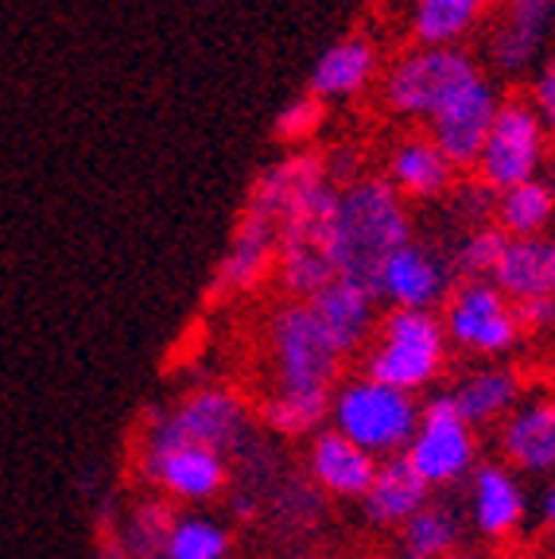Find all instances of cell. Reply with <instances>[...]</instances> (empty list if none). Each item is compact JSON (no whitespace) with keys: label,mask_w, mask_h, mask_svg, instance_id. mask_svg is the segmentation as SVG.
Listing matches in <instances>:
<instances>
[{"label":"cell","mask_w":555,"mask_h":559,"mask_svg":"<svg viewBox=\"0 0 555 559\" xmlns=\"http://www.w3.org/2000/svg\"><path fill=\"white\" fill-rule=\"evenodd\" d=\"M327 102H319L315 94H295L292 102H284L276 109V121H272V140L284 144L287 152L311 148V140L327 129Z\"/></svg>","instance_id":"cell-31"},{"label":"cell","mask_w":555,"mask_h":559,"mask_svg":"<svg viewBox=\"0 0 555 559\" xmlns=\"http://www.w3.org/2000/svg\"><path fill=\"white\" fill-rule=\"evenodd\" d=\"M427 493H432V486L416 474V466L409 463V454H392V459H385V463L377 466L374 486H369V493L362 498L365 516L374 524H385V528H389V524L404 528V524L427 506Z\"/></svg>","instance_id":"cell-24"},{"label":"cell","mask_w":555,"mask_h":559,"mask_svg":"<svg viewBox=\"0 0 555 559\" xmlns=\"http://www.w3.org/2000/svg\"><path fill=\"white\" fill-rule=\"evenodd\" d=\"M501 97L505 94L497 90V82L482 70L474 82H467V86L427 121L424 132L439 144L442 156L451 159L459 171H470V167L477 164L482 144H486L489 129H494L497 109H501Z\"/></svg>","instance_id":"cell-13"},{"label":"cell","mask_w":555,"mask_h":559,"mask_svg":"<svg viewBox=\"0 0 555 559\" xmlns=\"http://www.w3.org/2000/svg\"><path fill=\"white\" fill-rule=\"evenodd\" d=\"M442 331L447 342L474 358H501L524 338L517 304L497 288L494 280H459L442 304Z\"/></svg>","instance_id":"cell-8"},{"label":"cell","mask_w":555,"mask_h":559,"mask_svg":"<svg viewBox=\"0 0 555 559\" xmlns=\"http://www.w3.org/2000/svg\"><path fill=\"white\" fill-rule=\"evenodd\" d=\"M164 424L187 443H199L206 451H217L222 459L245 451V439H249V416H245V404L237 401L229 389H194L187 393L172 412H164Z\"/></svg>","instance_id":"cell-14"},{"label":"cell","mask_w":555,"mask_h":559,"mask_svg":"<svg viewBox=\"0 0 555 559\" xmlns=\"http://www.w3.org/2000/svg\"><path fill=\"white\" fill-rule=\"evenodd\" d=\"M521 373H512V369H477V373L462 377L454 384V393H447L459 408V416L467 419L470 428L477 424H494V419H505L517 401H521Z\"/></svg>","instance_id":"cell-25"},{"label":"cell","mask_w":555,"mask_h":559,"mask_svg":"<svg viewBox=\"0 0 555 559\" xmlns=\"http://www.w3.org/2000/svg\"><path fill=\"white\" fill-rule=\"evenodd\" d=\"M400 559H451L459 556V513L447 501H427L400 533Z\"/></svg>","instance_id":"cell-29"},{"label":"cell","mask_w":555,"mask_h":559,"mask_svg":"<svg viewBox=\"0 0 555 559\" xmlns=\"http://www.w3.org/2000/svg\"><path fill=\"white\" fill-rule=\"evenodd\" d=\"M447 331L435 311H397L392 307L377 323L374 346L365 349V373L369 381L389 384L400 393H420L447 366Z\"/></svg>","instance_id":"cell-4"},{"label":"cell","mask_w":555,"mask_h":559,"mask_svg":"<svg viewBox=\"0 0 555 559\" xmlns=\"http://www.w3.org/2000/svg\"><path fill=\"white\" fill-rule=\"evenodd\" d=\"M505 245H509V237H505L494 222L467 229V234H462V241L454 245V253H451L454 276H459V280H489V276H494V269H497V261H501Z\"/></svg>","instance_id":"cell-32"},{"label":"cell","mask_w":555,"mask_h":559,"mask_svg":"<svg viewBox=\"0 0 555 559\" xmlns=\"http://www.w3.org/2000/svg\"><path fill=\"white\" fill-rule=\"evenodd\" d=\"M512 304H532L547 296V237H509L494 276Z\"/></svg>","instance_id":"cell-26"},{"label":"cell","mask_w":555,"mask_h":559,"mask_svg":"<svg viewBox=\"0 0 555 559\" xmlns=\"http://www.w3.org/2000/svg\"><path fill=\"white\" fill-rule=\"evenodd\" d=\"M524 323V334H540V331H552L555 326V299L544 296V299H532V304H521L517 307Z\"/></svg>","instance_id":"cell-37"},{"label":"cell","mask_w":555,"mask_h":559,"mask_svg":"<svg viewBox=\"0 0 555 559\" xmlns=\"http://www.w3.org/2000/svg\"><path fill=\"white\" fill-rule=\"evenodd\" d=\"M311 307L319 311V319L327 323L330 338L339 342L342 354H357V349L365 346V342L377 334V296L369 288H362V284H354V280H334V284H327V288L319 292V296L311 299Z\"/></svg>","instance_id":"cell-21"},{"label":"cell","mask_w":555,"mask_h":559,"mask_svg":"<svg viewBox=\"0 0 555 559\" xmlns=\"http://www.w3.org/2000/svg\"><path fill=\"white\" fill-rule=\"evenodd\" d=\"M377 454H369L365 447H357L354 439H346L339 428L319 431L307 454V471L319 489H327L330 498H365L369 486L377 478Z\"/></svg>","instance_id":"cell-20"},{"label":"cell","mask_w":555,"mask_h":559,"mask_svg":"<svg viewBox=\"0 0 555 559\" xmlns=\"http://www.w3.org/2000/svg\"><path fill=\"white\" fill-rule=\"evenodd\" d=\"M474 428L459 416L451 396L442 393L420 412V428L404 454L427 486L442 489L474 474Z\"/></svg>","instance_id":"cell-11"},{"label":"cell","mask_w":555,"mask_h":559,"mask_svg":"<svg viewBox=\"0 0 555 559\" xmlns=\"http://www.w3.org/2000/svg\"><path fill=\"white\" fill-rule=\"evenodd\" d=\"M334 408V396H307V393H272L261 401L264 428L280 431V436H307L319 431L322 419Z\"/></svg>","instance_id":"cell-30"},{"label":"cell","mask_w":555,"mask_h":559,"mask_svg":"<svg viewBox=\"0 0 555 559\" xmlns=\"http://www.w3.org/2000/svg\"><path fill=\"white\" fill-rule=\"evenodd\" d=\"M226 551H229L226 528L191 516V521H179V528H175L167 559H226Z\"/></svg>","instance_id":"cell-33"},{"label":"cell","mask_w":555,"mask_h":559,"mask_svg":"<svg viewBox=\"0 0 555 559\" xmlns=\"http://www.w3.org/2000/svg\"><path fill=\"white\" fill-rule=\"evenodd\" d=\"M547 183L555 187V152H552V159H547Z\"/></svg>","instance_id":"cell-40"},{"label":"cell","mask_w":555,"mask_h":559,"mask_svg":"<svg viewBox=\"0 0 555 559\" xmlns=\"http://www.w3.org/2000/svg\"><path fill=\"white\" fill-rule=\"evenodd\" d=\"M555 222V187L547 179L509 187L497 194L494 226L505 237H544V229Z\"/></svg>","instance_id":"cell-27"},{"label":"cell","mask_w":555,"mask_h":559,"mask_svg":"<svg viewBox=\"0 0 555 559\" xmlns=\"http://www.w3.org/2000/svg\"><path fill=\"white\" fill-rule=\"evenodd\" d=\"M276 253H280V234L264 214L241 206L234 234L222 261L214 264L206 284V304H229L237 296H249L261 284L276 276Z\"/></svg>","instance_id":"cell-12"},{"label":"cell","mask_w":555,"mask_h":559,"mask_svg":"<svg viewBox=\"0 0 555 559\" xmlns=\"http://www.w3.org/2000/svg\"><path fill=\"white\" fill-rule=\"evenodd\" d=\"M497 0H412L409 32L416 47H467V39L494 16Z\"/></svg>","instance_id":"cell-23"},{"label":"cell","mask_w":555,"mask_h":559,"mask_svg":"<svg viewBox=\"0 0 555 559\" xmlns=\"http://www.w3.org/2000/svg\"><path fill=\"white\" fill-rule=\"evenodd\" d=\"M412 241L409 202L385 175H362L357 183L339 191V218H334V249H339V276L354 280L377 296L385 264L397 249Z\"/></svg>","instance_id":"cell-1"},{"label":"cell","mask_w":555,"mask_h":559,"mask_svg":"<svg viewBox=\"0 0 555 559\" xmlns=\"http://www.w3.org/2000/svg\"><path fill=\"white\" fill-rule=\"evenodd\" d=\"M482 74V62L467 47H416L400 51L385 67L381 82V105L392 117L412 124H424L451 102L467 82Z\"/></svg>","instance_id":"cell-3"},{"label":"cell","mask_w":555,"mask_h":559,"mask_svg":"<svg viewBox=\"0 0 555 559\" xmlns=\"http://www.w3.org/2000/svg\"><path fill=\"white\" fill-rule=\"evenodd\" d=\"M529 102H532V109L540 114V121H544L547 136L555 140V55H552V59H544V67L532 74Z\"/></svg>","instance_id":"cell-36"},{"label":"cell","mask_w":555,"mask_h":559,"mask_svg":"<svg viewBox=\"0 0 555 559\" xmlns=\"http://www.w3.org/2000/svg\"><path fill=\"white\" fill-rule=\"evenodd\" d=\"M470 513L486 540H505L524 521V493L509 466L486 463L470 474Z\"/></svg>","instance_id":"cell-22"},{"label":"cell","mask_w":555,"mask_h":559,"mask_svg":"<svg viewBox=\"0 0 555 559\" xmlns=\"http://www.w3.org/2000/svg\"><path fill=\"white\" fill-rule=\"evenodd\" d=\"M381 74H385L381 44H377L374 35L350 32L319 51L311 74H307V94H315L327 105L354 102L365 90H374L381 82Z\"/></svg>","instance_id":"cell-16"},{"label":"cell","mask_w":555,"mask_h":559,"mask_svg":"<svg viewBox=\"0 0 555 559\" xmlns=\"http://www.w3.org/2000/svg\"><path fill=\"white\" fill-rule=\"evenodd\" d=\"M385 179L397 187L404 202H435L454 194L459 187V167L442 156L427 132H404L385 152Z\"/></svg>","instance_id":"cell-17"},{"label":"cell","mask_w":555,"mask_h":559,"mask_svg":"<svg viewBox=\"0 0 555 559\" xmlns=\"http://www.w3.org/2000/svg\"><path fill=\"white\" fill-rule=\"evenodd\" d=\"M144 478L172 501H206L217 498L229 481L226 459L199 443H187L164 424V412H152V424L140 447Z\"/></svg>","instance_id":"cell-9"},{"label":"cell","mask_w":555,"mask_h":559,"mask_svg":"<svg viewBox=\"0 0 555 559\" xmlns=\"http://www.w3.org/2000/svg\"><path fill=\"white\" fill-rule=\"evenodd\" d=\"M322 164H327V183L334 187V191H342V187L357 183L362 175H369L362 167V152L354 148V144H334V148L322 152Z\"/></svg>","instance_id":"cell-35"},{"label":"cell","mask_w":555,"mask_h":559,"mask_svg":"<svg viewBox=\"0 0 555 559\" xmlns=\"http://www.w3.org/2000/svg\"><path fill=\"white\" fill-rule=\"evenodd\" d=\"M179 521L182 516L175 513L172 498H156V493L140 498L121 524V540L129 559H167V548H172V536L179 528Z\"/></svg>","instance_id":"cell-28"},{"label":"cell","mask_w":555,"mask_h":559,"mask_svg":"<svg viewBox=\"0 0 555 559\" xmlns=\"http://www.w3.org/2000/svg\"><path fill=\"white\" fill-rule=\"evenodd\" d=\"M555 32V0H497L486 32V62L497 79H521L544 67Z\"/></svg>","instance_id":"cell-10"},{"label":"cell","mask_w":555,"mask_h":559,"mask_svg":"<svg viewBox=\"0 0 555 559\" xmlns=\"http://www.w3.org/2000/svg\"><path fill=\"white\" fill-rule=\"evenodd\" d=\"M334 218H339V191L327 183L280 222L276 280L287 299H315L339 280Z\"/></svg>","instance_id":"cell-5"},{"label":"cell","mask_w":555,"mask_h":559,"mask_svg":"<svg viewBox=\"0 0 555 559\" xmlns=\"http://www.w3.org/2000/svg\"><path fill=\"white\" fill-rule=\"evenodd\" d=\"M451 559H467V556H451Z\"/></svg>","instance_id":"cell-41"},{"label":"cell","mask_w":555,"mask_h":559,"mask_svg":"<svg viewBox=\"0 0 555 559\" xmlns=\"http://www.w3.org/2000/svg\"><path fill=\"white\" fill-rule=\"evenodd\" d=\"M454 284H459L454 280V264L412 237L385 264L381 284H377V299H389L397 311H435V307L447 304Z\"/></svg>","instance_id":"cell-15"},{"label":"cell","mask_w":555,"mask_h":559,"mask_svg":"<svg viewBox=\"0 0 555 559\" xmlns=\"http://www.w3.org/2000/svg\"><path fill=\"white\" fill-rule=\"evenodd\" d=\"M276 513L284 524H295V528H304V524L315 521V513H319V486L315 481H304V478H287L280 481L276 489Z\"/></svg>","instance_id":"cell-34"},{"label":"cell","mask_w":555,"mask_h":559,"mask_svg":"<svg viewBox=\"0 0 555 559\" xmlns=\"http://www.w3.org/2000/svg\"><path fill=\"white\" fill-rule=\"evenodd\" d=\"M544 528L555 536V478H552V486H547V493H544Z\"/></svg>","instance_id":"cell-38"},{"label":"cell","mask_w":555,"mask_h":559,"mask_svg":"<svg viewBox=\"0 0 555 559\" xmlns=\"http://www.w3.org/2000/svg\"><path fill=\"white\" fill-rule=\"evenodd\" d=\"M547 296L555 299V237H547Z\"/></svg>","instance_id":"cell-39"},{"label":"cell","mask_w":555,"mask_h":559,"mask_svg":"<svg viewBox=\"0 0 555 559\" xmlns=\"http://www.w3.org/2000/svg\"><path fill=\"white\" fill-rule=\"evenodd\" d=\"M264 342H269L272 377H276L272 393H339L346 354L339 349V342L330 338L327 323L319 319L311 299H284L264 323Z\"/></svg>","instance_id":"cell-2"},{"label":"cell","mask_w":555,"mask_h":559,"mask_svg":"<svg viewBox=\"0 0 555 559\" xmlns=\"http://www.w3.org/2000/svg\"><path fill=\"white\" fill-rule=\"evenodd\" d=\"M319 187H327L322 152H315V148L287 152V156L272 159L269 167L257 171V179L249 183V194H245V210L264 214L280 234V222H284L299 202L311 199Z\"/></svg>","instance_id":"cell-18"},{"label":"cell","mask_w":555,"mask_h":559,"mask_svg":"<svg viewBox=\"0 0 555 559\" xmlns=\"http://www.w3.org/2000/svg\"><path fill=\"white\" fill-rule=\"evenodd\" d=\"M497 451L509 463V471L555 474V396L517 404L501 419Z\"/></svg>","instance_id":"cell-19"},{"label":"cell","mask_w":555,"mask_h":559,"mask_svg":"<svg viewBox=\"0 0 555 559\" xmlns=\"http://www.w3.org/2000/svg\"><path fill=\"white\" fill-rule=\"evenodd\" d=\"M552 144L544 121L532 109L529 97L509 94L501 97V109L494 117V129H489L486 144H482V156L474 164L477 183H486L494 194L509 191V187L532 183V179H544L547 159H552Z\"/></svg>","instance_id":"cell-6"},{"label":"cell","mask_w":555,"mask_h":559,"mask_svg":"<svg viewBox=\"0 0 555 559\" xmlns=\"http://www.w3.org/2000/svg\"><path fill=\"white\" fill-rule=\"evenodd\" d=\"M334 424L346 439L369 454H404L420 428V404L412 393H400L369 377H354L334 393Z\"/></svg>","instance_id":"cell-7"}]
</instances>
